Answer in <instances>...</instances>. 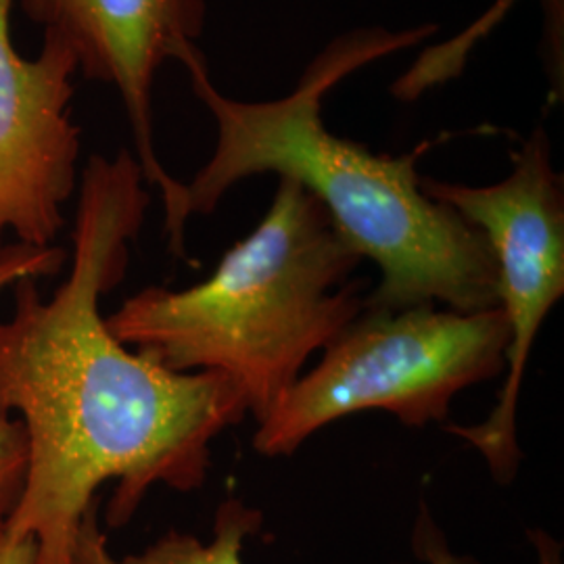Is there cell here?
<instances>
[{
	"instance_id": "277c9868",
	"label": "cell",
	"mask_w": 564,
	"mask_h": 564,
	"mask_svg": "<svg viewBox=\"0 0 564 564\" xmlns=\"http://www.w3.org/2000/svg\"><path fill=\"white\" fill-rule=\"evenodd\" d=\"M506 349L500 307L364 312L258 423L253 447L265 458L293 456L316 431L366 410L416 429L445 423L460 391L505 372Z\"/></svg>"
},
{
	"instance_id": "7a4b0ae2",
	"label": "cell",
	"mask_w": 564,
	"mask_h": 564,
	"mask_svg": "<svg viewBox=\"0 0 564 564\" xmlns=\"http://www.w3.org/2000/svg\"><path fill=\"white\" fill-rule=\"evenodd\" d=\"M358 30L330 42L281 99L237 101L209 78L205 59L188 65L195 95L216 120L212 158L186 186L188 214H212L249 176L276 174L300 182L362 260L381 270L364 312L440 305L456 312L498 307V268L484 232L458 212L424 195L419 160L431 142L393 158L335 137L323 99L339 82L375 61L435 34Z\"/></svg>"
},
{
	"instance_id": "8fae6325",
	"label": "cell",
	"mask_w": 564,
	"mask_h": 564,
	"mask_svg": "<svg viewBox=\"0 0 564 564\" xmlns=\"http://www.w3.org/2000/svg\"><path fill=\"white\" fill-rule=\"evenodd\" d=\"M529 542L535 550L538 564H563V544L544 529H529ZM412 550L426 564H479L468 554H456L445 538L444 529L435 523L429 506L421 502L412 529Z\"/></svg>"
},
{
	"instance_id": "8992f818",
	"label": "cell",
	"mask_w": 564,
	"mask_h": 564,
	"mask_svg": "<svg viewBox=\"0 0 564 564\" xmlns=\"http://www.w3.org/2000/svg\"><path fill=\"white\" fill-rule=\"evenodd\" d=\"M25 15L44 25L76 55L88 80L120 93L132 126L137 162L149 186H158L170 251L186 258L191 218L184 182L163 167L153 141V82L167 59L184 67L203 57L197 41L207 20L205 0H21Z\"/></svg>"
},
{
	"instance_id": "3957f363",
	"label": "cell",
	"mask_w": 564,
	"mask_h": 564,
	"mask_svg": "<svg viewBox=\"0 0 564 564\" xmlns=\"http://www.w3.org/2000/svg\"><path fill=\"white\" fill-rule=\"evenodd\" d=\"M362 258L300 182L279 178L272 203L207 281L147 286L105 318L118 341L176 372H218L260 423L297 383L312 354L364 314Z\"/></svg>"
},
{
	"instance_id": "30bf717a",
	"label": "cell",
	"mask_w": 564,
	"mask_h": 564,
	"mask_svg": "<svg viewBox=\"0 0 564 564\" xmlns=\"http://www.w3.org/2000/svg\"><path fill=\"white\" fill-rule=\"evenodd\" d=\"M517 2L519 0H496L479 20L464 28L460 34L421 51V55L391 86L393 97L400 101H416L424 93L458 78L473 51L506 20Z\"/></svg>"
},
{
	"instance_id": "52a82bcc",
	"label": "cell",
	"mask_w": 564,
	"mask_h": 564,
	"mask_svg": "<svg viewBox=\"0 0 564 564\" xmlns=\"http://www.w3.org/2000/svg\"><path fill=\"white\" fill-rule=\"evenodd\" d=\"M15 0H0V239L51 247L63 228V203L76 188L80 128L72 121L76 55L44 32L36 59L13 48Z\"/></svg>"
},
{
	"instance_id": "9c48e42d",
	"label": "cell",
	"mask_w": 564,
	"mask_h": 564,
	"mask_svg": "<svg viewBox=\"0 0 564 564\" xmlns=\"http://www.w3.org/2000/svg\"><path fill=\"white\" fill-rule=\"evenodd\" d=\"M65 263L61 247H34L13 242L0 247V291L23 279L57 274ZM28 473V433L21 421H11L0 410V524L9 519L20 500Z\"/></svg>"
},
{
	"instance_id": "7c38bea8",
	"label": "cell",
	"mask_w": 564,
	"mask_h": 564,
	"mask_svg": "<svg viewBox=\"0 0 564 564\" xmlns=\"http://www.w3.org/2000/svg\"><path fill=\"white\" fill-rule=\"evenodd\" d=\"M0 564H39V545L32 538H13L0 527Z\"/></svg>"
},
{
	"instance_id": "5b68a950",
	"label": "cell",
	"mask_w": 564,
	"mask_h": 564,
	"mask_svg": "<svg viewBox=\"0 0 564 564\" xmlns=\"http://www.w3.org/2000/svg\"><path fill=\"white\" fill-rule=\"evenodd\" d=\"M424 195L458 212L484 232L498 268V307L508 323L506 381L496 408L479 424L447 431L473 445L500 485L514 481L523 452L517 412L533 343L564 295L563 178L552 165L544 128L512 153V172L487 186L421 178Z\"/></svg>"
},
{
	"instance_id": "ba28073f",
	"label": "cell",
	"mask_w": 564,
	"mask_h": 564,
	"mask_svg": "<svg viewBox=\"0 0 564 564\" xmlns=\"http://www.w3.org/2000/svg\"><path fill=\"white\" fill-rule=\"evenodd\" d=\"M262 524V510L241 498H226L216 510L209 542L172 529L139 554L116 556L99 521V502H95L82 517L72 564H245V544Z\"/></svg>"
},
{
	"instance_id": "6da1fadb",
	"label": "cell",
	"mask_w": 564,
	"mask_h": 564,
	"mask_svg": "<svg viewBox=\"0 0 564 564\" xmlns=\"http://www.w3.org/2000/svg\"><path fill=\"white\" fill-rule=\"evenodd\" d=\"M149 203L130 151L93 155L67 281L48 302L36 279L15 282L13 314L0 323V410H18L28 433L25 484L0 527L32 538L39 564H72L82 517L109 481V529L130 523L155 485L199 489L214 440L249 414L228 377L170 370L105 324L101 297L123 279Z\"/></svg>"
}]
</instances>
